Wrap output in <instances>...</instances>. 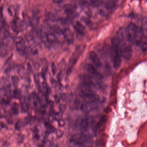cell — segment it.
Masks as SVG:
<instances>
[{
  "mask_svg": "<svg viewBox=\"0 0 147 147\" xmlns=\"http://www.w3.org/2000/svg\"><path fill=\"white\" fill-rule=\"evenodd\" d=\"M118 45L121 57L125 60H129L131 58L133 54V51L128 38L117 39L115 38Z\"/></svg>",
  "mask_w": 147,
  "mask_h": 147,
  "instance_id": "obj_2",
  "label": "cell"
},
{
  "mask_svg": "<svg viewBox=\"0 0 147 147\" xmlns=\"http://www.w3.org/2000/svg\"><path fill=\"white\" fill-rule=\"evenodd\" d=\"M16 47L18 50L19 51H22L25 49V43L24 40L21 38H16L15 40Z\"/></svg>",
  "mask_w": 147,
  "mask_h": 147,
  "instance_id": "obj_10",
  "label": "cell"
},
{
  "mask_svg": "<svg viewBox=\"0 0 147 147\" xmlns=\"http://www.w3.org/2000/svg\"><path fill=\"white\" fill-rule=\"evenodd\" d=\"M70 142L73 145L76 146H91L90 144L92 143V136L82 132L77 133L71 136Z\"/></svg>",
  "mask_w": 147,
  "mask_h": 147,
  "instance_id": "obj_3",
  "label": "cell"
},
{
  "mask_svg": "<svg viewBox=\"0 0 147 147\" xmlns=\"http://www.w3.org/2000/svg\"><path fill=\"white\" fill-rule=\"evenodd\" d=\"M74 27L76 30L81 35H84L86 32V29L84 26L80 23V22L77 21L76 22L74 25Z\"/></svg>",
  "mask_w": 147,
  "mask_h": 147,
  "instance_id": "obj_11",
  "label": "cell"
},
{
  "mask_svg": "<svg viewBox=\"0 0 147 147\" xmlns=\"http://www.w3.org/2000/svg\"><path fill=\"white\" fill-rule=\"evenodd\" d=\"M25 49L26 50V51L29 54L33 55H37L38 53L37 49L34 47L30 46V47H28L27 49Z\"/></svg>",
  "mask_w": 147,
  "mask_h": 147,
  "instance_id": "obj_13",
  "label": "cell"
},
{
  "mask_svg": "<svg viewBox=\"0 0 147 147\" xmlns=\"http://www.w3.org/2000/svg\"><path fill=\"white\" fill-rule=\"evenodd\" d=\"M89 58L92 62L95 67H100L101 66V63L98 55L93 51H91L89 53Z\"/></svg>",
  "mask_w": 147,
  "mask_h": 147,
  "instance_id": "obj_9",
  "label": "cell"
},
{
  "mask_svg": "<svg viewBox=\"0 0 147 147\" xmlns=\"http://www.w3.org/2000/svg\"><path fill=\"white\" fill-rule=\"evenodd\" d=\"M86 50V45H80L77 47L73 53L72 57L69 61V68L68 69L67 73H70L76 63H77L81 56L83 54Z\"/></svg>",
  "mask_w": 147,
  "mask_h": 147,
  "instance_id": "obj_6",
  "label": "cell"
},
{
  "mask_svg": "<svg viewBox=\"0 0 147 147\" xmlns=\"http://www.w3.org/2000/svg\"><path fill=\"white\" fill-rule=\"evenodd\" d=\"M87 69L88 74L92 77L98 79V80H101L103 78L102 75L96 69L95 67L93 66L92 64H90V63L88 64Z\"/></svg>",
  "mask_w": 147,
  "mask_h": 147,
  "instance_id": "obj_7",
  "label": "cell"
},
{
  "mask_svg": "<svg viewBox=\"0 0 147 147\" xmlns=\"http://www.w3.org/2000/svg\"><path fill=\"white\" fill-rule=\"evenodd\" d=\"M110 53L113 67L115 68H118L121 65L122 60L119 49L117 42L115 38H113L112 40Z\"/></svg>",
  "mask_w": 147,
  "mask_h": 147,
  "instance_id": "obj_4",
  "label": "cell"
},
{
  "mask_svg": "<svg viewBox=\"0 0 147 147\" xmlns=\"http://www.w3.org/2000/svg\"><path fill=\"white\" fill-rule=\"evenodd\" d=\"M128 39L129 42L136 45H139L142 42L143 37L142 29L131 23L126 29Z\"/></svg>",
  "mask_w": 147,
  "mask_h": 147,
  "instance_id": "obj_1",
  "label": "cell"
},
{
  "mask_svg": "<svg viewBox=\"0 0 147 147\" xmlns=\"http://www.w3.org/2000/svg\"><path fill=\"white\" fill-rule=\"evenodd\" d=\"M95 123L94 119L92 117H84L78 121L77 125L81 132L88 134L87 132L91 128H93L94 131V127Z\"/></svg>",
  "mask_w": 147,
  "mask_h": 147,
  "instance_id": "obj_5",
  "label": "cell"
},
{
  "mask_svg": "<svg viewBox=\"0 0 147 147\" xmlns=\"http://www.w3.org/2000/svg\"><path fill=\"white\" fill-rule=\"evenodd\" d=\"M107 120V118L105 115H103L100 118L98 121L96 122L94 125V133H96L97 131H98V130L102 128L106 123Z\"/></svg>",
  "mask_w": 147,
  "mask_h": 147,
  "instance_id": "obj_8",
  "label": "cell"
},
{
  "mask_svg": "<svg viewBox=\"0 0 147 147\" xmlns=\"http://www.w3.org/2000/svg\"><path fill=\"white\" fill-rule=\"evenodd\" d=\"M45 40L49 43H53L56 41L57 38L55 35L53 33H47L45 34Z\"/></svg>",
  "mask_w": 147,
  "mask_h": 147,
  "instance_id": "obj_12",
  "label": "cell"
}]
</instances>
